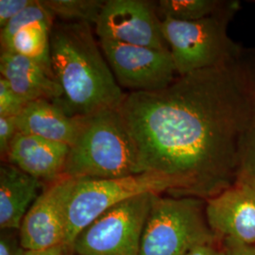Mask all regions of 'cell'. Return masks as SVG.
<instances>
[{"label": "cell", "mask_w": 255, "mask_h": 255, "mask_svg": "<svg viewBox=\"0 0 255 255\" xmlns=\"http://www.w3.org/2000/svg\"><path fill=\"white\" fill-rule=\"evenodd\" d=\"M255 107V80L236 60L159 91L130 92L118 112L141 173L164 176L171 197L208 200L237 181Z\"/></svg>", "instance_id": "obj_1"}, {"label": "cell", "mask_w": 255, "mask_h": 255, "mask_svg": "<svg viewBox=\"0 0 255 255\" xmlns=\"http://www.w3.org/2000/svg\"><path fill=\"white\" fill-rule=\"evenodd\" d=\"M91 26L61 21L55 23L50 33L51 69L63 90V97L55 104L72 118L118 111L126 96Z\"/></svg>", "instance_id": "obj_2"}, {"label": "cell", "mask_w": 255, "mask_h": 255, "mask_svg": "<svg viewBox=\"0 0 255 255\" xmlns=\"http://www.w3.org/2000/svg\"><path fill=\"white\" fill-rule=\"evenodd\" d=\"M141 174L134 143L118 111L85 118L67 156L63 176L81 179H118Z\"/></svg>", "instance_id": "obj_3"}, {"label": "cell", "mask_w": 255, "mask_h": 255, "mask_svg": "<svg viewBox=\"0 0 255 255\" xmlns=\"http://www.w3.org/2000/svg\"><path fill=\"white\" fill-rule=\"evenodd\" d=\"M216 238L201 199L156 195L146 219L140 255H188Z\"/></svg>", "instance_id": "obj_4"}, {"label": "cell", "mask_w": 255, "mask_h": 255, "mask_svg": "<svg viewBox=\"0 0 255 255\" xmlns=\"http://www.w3.org/2000/svg\"><path fill=\"white\" fill-rule=\"evenodd\" d=\"M233 9L197 21L162 19L164 40L178 76L237 60V49L227 34Z\"/></svg>", "instance_id": "obj_5"}, {"label": "cell", "mask_w": 255, "mask_h": 255, "mask_svg": "<svg viewBox=\"0 0 255 255\" xmlns=\"http://www.w3.org/2000/svg\"><path fill=\"white\" fill-rule=\"evenodd\" d=\"M156 195L142 194L105 211L81 231L68 250L75 255H140Z\"/></svg>", "instance_id": "obj_6"}, {"label": "cell", "mask_w": 255, "mask_h": 255, "mask_svg": "<svg viewBox=\"0 0 255 255\" xmlns=\"http://www.w3.org/2000/svg\"><path fill=\"white\" fill-rule=\"evenodd\" d=\"M172 184L164 176L152 172L118 179L75 180L68 206L66 249L81 231L105 211L122 201L146 193H167Z\"/></svg>", "instance_id": "obj_7"}, {"label": "cell", "mask_w": 255, "mask_h": 255, "mask_svg": "<svg viewBox=\"0 0 255 255\" xmlns=\"http://www.w3.org/2000/svg\"><path fill=\"white\" fill-rule=\"evenodd\" d=\"M119 86L131 92H155L171 84L177 74L169 49H155L99 40Z\"/></svg>", "instance_id": "obj_8"}, {"label": "cell", "mask_w": 255, "mask_h": 255, "mask_svg": "<svg viewBox=\"0 0 255 255\" xmlns=\"http://www.w3.org/2000/svg\"><path fill=\"white\" fill-rule=\"evenodd\" d=\"M95 27L99 40L169 49L163 34L162 19L148 1L107 0Z\"/></svg>", "instance_id": "obj_9"}, {"label": "cell", "mask_w": 255, "mask_h": 255, "mask_svg": "<svg viewBox=\"0 0 255 255\" xmlns=\"http://www.w3.org/2000/svg\"><path fill=\"white\" fill-rule=\"evenodd\" d=\"M75 179L62 177L50 183L28 210L18 234L27 251L66 248L68 206Z\"/></svg>", "instance_id": "obj_10"}, {"label": "cell", "mask_w": 255, "mask_h": 255, "mask_svg": "<svg viewBox=\"0 0 255 255\" xmlns=\"http://www.w3.org/2000/svg\"><path fill=\"white\" fill-rule=\"evenodd\" d=\"M205 217L223 247L255 246V187L237 181L206 200Z\"/></svg>", "instance_id": "obj_11"}, {"label": "cell", "mask_w": 255, "mask_h": 255, "mask_svg": "<svg viewBox=\"0 0 255 255\" xmlns=\"http://www.w3.org/2000/svg\"><path fill=\"white\" fill-rule=\"evenodd\" d=\"M54 19L41 0H33L27 9L1 28V50L35 61L54 79L50 58V33Z\"/></svg>", "instance_id": "obj_12"}, {"label": "cell", "mask_w": 255, "mask_h": 255, "mask_svg": "<svg viewBox=\"0 0 255 255\" xmlns=\"http://www.w3.org/2000/svg\"><path fill=\"white\" fill-rule=\"evenodd\" d=\"M69 150L70 146L64 143L17 132L5 161L25 173L50 184L63 177Z\"/></svg>", "instance_id": "obj_13"}, {"label": "cell", "mask_w": 255, "mask_h": 255, "mask_svg": "<svg viewBox=\"0 0 255 255\" xmlns=\"http://www.w3.org/2000/svg\"><path fill=\"white\" fill-rule=\"evenodd\" d=\"M0 72L12 91L26 102L46 100L55 103L63 97L58 82L42 65L25 56L1 50Z\"/></svg>", "instance_id": "obj_14"}, {"label": "cell", "mask_w": 255, "mask_h": 255, "mask_svg": "<svg viewBox=\"0 0 255 255\" xmlns=\"http://www.w3.org/2000/svg\"><path fill=\"white\" fill-rule=\"evenodd\" d=\"M15 119L18 132L72 146L84 125L85 118H72L46 100L30 101Z\"/></svg>", "instance_id": "obj_15"}, {"label": "cell", "mask_w": 255, "mask_h": 255, "mask_svg": "<svg viewBox=\"0 0 255 255\" xmlns=\"http://www.w3.org/2000/svg\"><path fill=\"white\" fill-rule=\"evenodd\" d=\"M45 182L14 165L0 166V228L19 231L28 210L44 192Z\"/></svg>", "instance_id": "obj_16"}, {"label": "cell", "mask_w": 255, "mask_h": 255, "mask_svg": "<svg viewBox=\"0 0 255 255\" xmlns=\"http://www.w3.org/2000/svg\"><path fill=\"white\" fill-rule=\"evenodd\" d=\"M221 6L223 2L216 0H161L157 11L163 19L197 21L219 13Z\"/></svg>", "instance_id": "obj_17"}, {"label": "cell", "mask_w": 255, "mask_h": 255, "mask_svg": "<svg viewBox=\"0 0 255 255\" xmlns=\"http://www.w3.org/2000/svg\"><path fill=\"white\" fill-rule=\"evenodd\" d=\"M43 5L64 22L96 25L105 1L101 0H42Z\"/></svg>", "instance_id": "obj_18"}, {"label": "cell", "mask_w": 255, "mask_h": 255, "mask_svg": "<svg viewBox=\"0 0 255 255\" xmlns=\"http://www.w3.org/2000/svg\"><path fill=\"white\" fill-rule=\"evenodd\" d=\"M237 181L255 187V107L243 140Z\"/></svg>", "instance_id": "obj_19"}, {"label": "cell", "mask_w": 255, "mask_h": 255, "mask_svg": "<svg viewBox=\"0 0 255 255\" xmlns=\"http://www.w3.org/2000/svg\"><path fill=\"white\" fill-rule=\"evenodd\" d=\"M27 103L12 91L5 79L0 78V118L17 117Z\"/></svg>", "instance_id": "obj_20"}, {"label": "cell", "mask_w": 255, "mask_h": 255, "mask_svg": "<svg viewBox=\"0 0 255 255\" xmlns=\"http://www.w3.org/2000/svg\"><path fill=\"white\" fill-rule=\"evenodd\" d=\"M33 0H0V26L5 27L9 21L27 9Z\"/></svg>", "instance_id": "obj_21"}, {"label": "cell", "mask_w": 255, "mask_h": 255, "mask_svg": "<svg viewBox=\"0 0 255 255\" xmlns=\"http://www.w3.org/2000/svg\"><path fill=\"white\" fill-rule=\"evenodd\" d=\"M17 132L14 118H0V154L2 158H6Z\"/></svg>", "instance_id": "obj_22"}, {"label": "cell", "mask_w": 255, "mask_h": 255, "mask_svg": "<svg viewBox=\"0 0 255 255\" xmlns=\"http://www.w3.org/2000/svg\"><path fill=\"white\" fill-rule=\"evenodd\" d=\"M13 230H1L0 255H24L25 250L20 242L19 234Z\"/></svg>", "instance_id": "obj_23"}, {"label": "cell", "mask_w": 255, "mask_h": 255, "mask_svg": "<svg viewBox=\"0 0 255 255\" xmlns=\"http://www.w3.org/2000/svg\"><path fill=\"white\" fill-rule=\"evenodd\" d=\"M188 255H227L224 248H219L213 243L201 245L194 249Z\"/></svg>", "instance_id": "obj_24"}, {"label": "cell", "mask_w": 255, "mask_h": 255, "mask_svg": "<svg viewBox=\"0 0 255 255\" xmlns=\"http://www.w3.org/2000/svg\"><path fill=\"white\" fill-rule=\"evenodd\" d=\"M227 255H255V246L223 247Z\"/></svg>", "instance_id": "obj_25"}, {"label": "cell", "mask_w": 255, "mask_h": 255, "mask_svg": "<svg viewBox=\"0 0 255 255\" xmlns=\"http://www.w3.org/2000/svg\"><path fill=\"white\" fill-rule=\"evenodd\" d=\"M66 248L64 246L55 247L41 251H26L24 255H64Z\"/></svg>", "instance_id": "obj_26"}, {"label": "cell", "mask_w": 255, "mask_h": 255, "mask_svg": "<svg viewBox=\"0 0 255 255\" xmlns=\"http://www.w3.org/2000/svg\"><path fill=\"white\" fill-rule=\"evenodd\" d=\"M73 255V254H72V253H71V252H70V251H69V250H68V249H66V253H65V255Z\"/></svg>", "instance_id": "obj_27"}]
</instances>
